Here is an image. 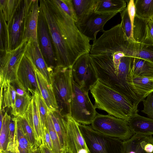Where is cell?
<instances>
[{"instance_id":"cell-10","label":"cell","mask_w":153,"mask_h":153,"mask_svg":"<svg viewBox=\"0 0 153 153\" xmlns=\"http://www.w3.org/2000/svg\"><path fill=\"white\" fill-rule=\"evenodd\" d=\"M89 53H85L80 56L71 68L74 81L88 93L91 86L98 80L96 72L90 61Z\"/></svg>"},{"instance_id":"cell-16","label":"cell","mask_w":153,"mask_h":153,"mask_svg":"<svg viewBox=\"0 0 153 153\" xmlns=\"http://www.w3.org/2000/svg\"><path fill=\"white\" fill-rule=\"evenodd\" d=\"M32 95L31 102L24 115L33 130L36 141L39 146L45 143L44 134L41 125L37 98L35 93Z\"/></svg>"},{"instance_id":"cell-37","label":"cell","mask_w":153,"mask_h":153,"mask_svg":"<svg viewBox=\"0 0 153 153\" xmlns=\"http://www.w3.org/2000/svg\"><path fill=\"white\" fill-rule=\"evenodd\" d=\"M120 13L121 18V23L126 37L128 40L134 41L133 36V27L127 7Z\"/></svg>"},{"instance_id":"cell-48","label":"cell","mask_w":153,"mask_h":153,"mask_svg":"<svg viewBox=\"0 0 153 153\" xmlns=\"http://www.w3.org/2000/svg\"><path fill=\"white\" fill-rule=\"evenodd\" d=\"M0 153H16V151H10L6 150L0 151Z\"/></svg>"},{"instance_id":"cell-28","label":"cell","mask_w":153,"mask_h":153,"mask_svg":"<svg viewBox=\"0 0 153 153\" xmlns=\"http://www.w3.org/2000/svg\"><path fill=\"white\" fill-rule=\"evenodd\" d=\"M148 21L135 15L133 27V36L135 42L145 44L147 37L146 26Z\"/></svg>"},{"instance_id":"cell-1","label":"cell","mask_w":153,"mask_h":153,"mask_svg":"<svg viewBox=\"0 0 153 153\" xmlns=\"http://www.w3.org/2000/svg\"><path fill=\"white\" fill-rule=\"evenodd\" d=\"M39 10L45 18L53 47L55 67L71 68L80 56L89 53L91 45L62 32L46 0H39Z\"/></svg>"},{"instance_id":"cell-15","label":"cell","mask_w":153,"mask_h":153,"mask_svg":"<svg viewBox=\"0 0 153 153\" xmlns=\"http://www.w3.org/2000/svg\"><path fill=\"white\" fill-rule=\"evenodd\" d=\"M32 61L36 68L44 77L48 83L52 85L53 69L46 63L41 52L38 42L28 40L24 54Z\"/></svg>"},{"instance_id":"cell-35","label":"cell","mask_w":153,"mask_h":153,"mask_svg":"<svg viewBox=\"0 0 153 153\" xmlns=\"http://www.w3.org/2000/svg\"><path fill=\"white\" fill-rule=\"evenodd\" d=\"M0 51H8L9 33L7 23L5 21L2 11L0 10Z\"/></svg>"},{"instance_id":"cell-19","label":"cell","mask_w":153,"mask_h":153,"mask_svg":"<svg viewBox=\"0 0 153 153\" xmlns=\"http://www.w3.org/2000/svg\"><path fill=\"white\" fill-rule=\"evenodd\" d=\"M152 140V135L134 134L130 139L123 141L121 153H149L145 146Z\"/></svg>"},{"instance_id":"cell-52","label":"cell","mask_w":153,"mask_h":153,"mask_svg":"<svg viewBox=\"0 0 153 153\" xmlns=\"http://www.w3.org/2000/svg\"><path fill=\"white\" fill-rule=\"evenodd\" d=\"M16 153H19L18 150H18L16 151Z\"/></svg>"},{"instance_id":"cell-33","label":"cell","mask_w":153,"mask_h":153,"mask_svg":"<svg viewBox=\"0 0 153 153\" xmlns=\"http://www.w3.org/2000/svg\"><path fill=\"white\" fill-rule=\"evenodd\" d=\"M46 127L52 142L53 153H63L64 150L61 146L58 135L54 128L49 111L47 115Z\"/></svg>"},{"instance_id":"cell-47","label":"cell","mask_w":153,"mask_h":153,"mask_svg":"<svg viewBox=\"0 0 153 153\" xmlns=\"http://www.w3.org/2000/svg\"><path fill=\"white\" fill-rule=\"evenodd\" d=\"M0 129L1 127V126L2 125L3 120V117L4 116L3 114L2 113V110H0Z\"/></svg>"},{"instance_id":"cell-49","label":"cell","mask_w":153,"mask_h":153,"mask_svg":"<svg viewBox=\"0 0 153 153\" xmlns=\"http://www.w3.org/2000/svg\"><path fill=\"white\" fill-rule=\"evenodd\" d=\"M63 153H72L68 149H65Z\"/></svg>"},{"instance_id":"cell-50","label":"cell","mask_w":153,"mask_h":153,"mask_svg":"<svg viewBox=\"0 0 153 153\" xmlns=\"http://www.w3.org/2000/svg\"><path fill=\"white\" fill-rule=\"evenodd\" d=\"M31 153H38L37 149L35 151H32Z\"/></svg>"},{"instance_id":"cell-45","label":"cell","mask_w":153,"mask_h":153,"mask_svg":"<svg viewBox=\"0 0 153 153\" xmlns=\"http://www.w3.org/2000/svg\"><path fill=\"white\" fill-rule=\"evenodd\" d=\"M44 137L45 144L52 151V143L49 131L47 127H46L44 130Z\"/></svg>"},{"instance_id":"cell-21","label":"cell","mask_w":153,"mask_h":153,"mask_svg":"<svg viewBox=\"0 0 153 153\" xmlns=\"http://www.w3.org/2000/svg\"><path fill=\"white\" fill-rule=\"evenodd\" d=\"M128 122L134 134L153 135V119L142 116L137 113Z\"/></svg>"},{"instance_id":"cell-26","label":"cell","mask_w":153,"mask_h":153,"mask_svg":"<svg viewBox=\"0 0 153 153\" xmlns=\"http://www.w3.org/2000/svg\"><path fill=\"white\" fill-rule=\"evenodd\" d=\"M50 112L61 145L64 150L67 148L66 132L65 119L59 111H50Z\"/></svg>"},{"instance_id":"cell-31","label":"cell","mask_w":153,"mask_h":153,"mask_svg":"<svg viewBox=\"0 0 153 153\" xmlns=\"http://www.w3.org/2000/svg\"><path fill=\"white\" fill-rule=\"evenodd\" d=\"M19 122L25 136L30 143L32 151L36 150L39 147L36 141L34 132L23 115L16 117Z\"/></svg>"},{"instance_id":"cell-42","label":"cell","mask_w":153,"mask_h":153,"mask_svg":"<svg viewBox=\"0 0 153 153\" xmlns=\"http://www.w3.org/2000/svg\"><path fill=\"white\" fill-rule=\"evenodd\" d=\"M147 37L145 44L153 45V19L147 23Z\"/></svg>"},{"instance_id":"cell-9","label":"cell","mask_w":153,"mask_h":153,"mask_svg":"<svg viewBox=\"0 0 153 153\" xmlns=\"http://www.w3.org/2000/svg\"><path fill=\"white\" fill-rule=\"evenodd\" d=\"M31 1L22 0L12 18L7 23L9 33L8 51L17 48L24 40L27 16Z\"/></svg>"},{"instance_id":"cell-34","label":"cell","mask_w":153,"mask_h":153,"mask_svg":"<svg viewBox=\"0 0 153 153\" xmlns=\"http://www.w3.org/2000/svg\"><path fill=\"white\" fill-rule=\"evenodd\" d=\"M15 118L18 150L19 153H31V145L24 134L19 122Z\"/></svg>"},{"instance_id":"cell-22","label":"cell","mask_w":153,"mask_h":153,"mask_svg":"<svg viewBox=\"0 0 153 153\" xmlns=\"http://www.w3.org/2000/svg\"><path fill=\"white\" fill-rule=\"evenodd\" d=\"M127 6L124 0H97L94 13H118L124 10Z\"/></svg>"},{"instance_id":"cell-23","label":"cell","mask_w":153,"mask_h":153,"mask_svg":"<svg viewBox=\"0 0 153 153\" xmlns=\"http://www.w3.org/2000/svg\"><path fill=\"white\" fill-rule=\"evenodd\" d=\"M133 57L131 65L132 76L153 78V63L139 58Z\"/></svg>"},{"instance_id":"cell-38","label":"cell","mask_w":153,"mask_h":153,"mask_svg":"<svg viewBox=\"0 0 153 153\" xmlns=\"http://www.w3.org/2000/svg\"><path fill=\"white\" fill-rule=\"evenodd\" d=\"M35 94L37 99L40 122L42 131L44 134V129L47 127V117L49 110L41 94L37 92Z\"/></svg>"},{"instance_id":"cell-24","label":"cell","mask_w":153,"mask_h":153,"mask_svg":"<svg viewBox=\"0 0 153 153\" xmlns=\"http://www.w3.org/2000/svg\"><path fill=\"white\" fill-rule=\"evenodd\" d=\"M133 85L141 101L153 92V78L132 76Z\"/></svg>"},{"instance_id":"cell-51","label":"cell","mask_w":153,"mask_h":153,"mask_svg":"<svg viewBox=\"0 0 153 153\" xmlns=\"http://www.w3.org/2000/svg\"><path fill=\"white\" fill-rule=\"evenodd\" d=\"M37 152H38V153H41V152L38 148L37 149Z\"/></svg>"},{"instance_id":"cell-29","label":"cell","mask_w":153,"mask_h":153,"mask_svg":"<svg viewBox=\"0 0 153 153\" xmlns=\"http://www.w3.org/2000/svg\"><path fill=\"white\" fill-rule=\"evenodd\" d=\"M134 5L136 15L147 21L153 19V0H136Z\"/></svg>"},{"instance_id":"cell-5","label":"cell","mask_w":153,"mask_h":153,"mask_svg":"<svg viewBox=\"0 0 153 153\" xmlns=\"http://www.w3.org/2000/svg\"><path fill=\"white\" fill-rule=\"evenodd\" d=\"M72 91L70 115L79 123L86 125L91 124L97 113L89 98L88 93L77 85L73 78Z\"/></svg>"},{"instance_id":"cell-6","label":"cell","mask_w":153,"mask_h":153,"mask_svg":"<svg viewBox=\"0 0 153 153\" xmlns=\"http://www.w3.org/2000/svg\"><path fill=\"white\" fill-rule=\"evenodd\" d=\"M78 125L90 153H121L123 140L100 133L91 126Z\"/></svg>"},{"instance_id":"cell-39","label":"cell","mask_w":153,"mask_h":153,"mask_svg":"<svg viewBox=\"0 0 153 153\" xmlns=\"http://www.w3.org/2000/svg\"><path fill=\"white\" fill-rule=\"evenodd\" d=\"M10 132L9 142L7 150L16 151L18 149V143L17 140L15 118H11L9 123Z\"/></svg>"},{"instance_id":"cell-46","label":"cell","mask_w":153,"mask_h":153,"mask_svg":"<svg viewBox=\"0 0 153 153\" xmlns=\"http://www.w3.org/2000/svg\"><path fill=\"white\" fill-rule=\"evenodd\" d=\"M38 149L41 153H53L52 151L47 147L45 143L40 145Z\"/></svg>"},{"instance_id":"cell-12","label":"cell","mask_w":153,"mask_h":153,"mask_svg":"<svg viewBox=\"0 0 153 153\" xmlns=\"http://www.w3.org/2000/svg\"><path fill=\"white\" fill-rule=\"evenodd\" d=\"M17 80L23 88L31 93L32 95L36 92L41 94L34 66L30 59L25 54L18 70Z\"/></svg>"},{"instance_id":"cell-40","label":"cell","mask_w":153,"mask_h":153,"mask_svg":"<svg viewBox=\"0 0 153 153\" xmlns=\"http://www.w3.org/2000/svg\"><path fill=\"white\" fill-rule=\"evenodd\" d=\"M60 8L76 23L77 18L72 0H54Z\"/></svg>"},{"instance_id":"cell-14","label":"cell","mask_w":153,"mask_h":153,"mask_svg":"<svg viewBox=\"0 0 153 153\" xmlns=\"http://www.w3.org/2000/svg\"><path fill=\"white\" fill-rule=\"evenodd\" d=\"M117 13H94L84 23L77 26L83 35L94 42L97 39L98 32L104 31V27L106 22Z\"/></svg>"},{"instance_id":"cell-4","label":"cell","mask_w":153,"mask_h":153,"mask_svg":"<svg viewBox=\"0 0 153 153\" xmlns=\"http://www.w3.org/2000/svg\"><path fill=\"white\" fill-rule=\"evenodd\" d=\"M72 80L71 68L58 67L53 68L52 85L59 111L63 117L70 114Z\"/></svg>"},{"instance_id":"cell-20","label":"cell","mask_w":153,"mask_h":153,"mask_svg":"<svg viewBox=\"0 0 153 153\" xmlns=\"http://www.w3.org/2000/svg\"><path fill=\"white\" fill-rule=\"evenodd\" d=\"M77 18V26L86 22L94 13L97 0H72Z\"/></svg>"},{"instance_id":"cell-32","label":"cell","mask_w":153,"mask_h":153,"mask_svg":"<svg viewBox=\"0 0 153 153\" xmlns=\"http://www.w3.org/2000/svg\"><path fill=\"white\" fill-rule=\"evenodd\" d=\"M22 0H0V10L7 23L19 7Z\"/></svg>"},{"instance_id":"cell-43","label":"cell","mask_w":153,"mask_h":153,"mask_svg":"<svg viewBox=\"0 0 153 153\" xmlns=\"http://www.w3.org/2000/svg\"><path fill=\"white\" fill-rule=\"evenodd\" d=\"M127 7L133 27L134 18L135 16V9L134 1V0L129 1L128 2H127Z\"/></svg>"},{"instance_id":"cell-36","label":"cell","mask_w":153,"mask_h":153,"mask_svg":"<svg viewBox=\"0 0 153 153\" xmlns=\"http://www.w3.org/2000/svg\"><path fill=\"white\" fill-rule=\"evenodd\" d=\"M11 118L6 112L5 113L0 129V151H5L7 150L10 135L9 123Z\"/></svg>"},{"instance_id":"cell-27","label":"cell","mask_w":153,"mask_h":153,"mask_svg":"<svg viewBox=\"0 0 153 153\" xmlns=\"http://www.w3.org/2000/svg\"><path fill=\"white\" fill-rule=\"evenodd\" d=\"M16 92L10 83H7L1 86L0 110L6 107H12L14 105Z\"/></svg>"},{"instance_id":"cell-41","label":"cell","mask_w":153,"mask_h":153,"mask_svg":"<svg viewBox=\"0 0 153 153\" xmlns=\"http://www.w3.org/2000/svg\"><path fill=\"white\" fill-rule=\"evenodd\" d=\"M143 108L141 111L147 115L149 118L153 119V94H149L146 99L143 101Z\"/></svg>"},{"instance_id":"cell-2","label":"cell","mask_w":153,"mask_h":153,"mask_svg":"<svg viewBox=\"0 0 153 153\" xmlns=\"http://www.w3.org/2000/svg\"><path fill=\"white\" fill-rule=\"evenodd\" d=\"M133 58L126 55L120 63L99 59L90 58V60L99 81L137 105L140 101L133 83L131 65Z\"/></svg>"},{"instance_id":"cell-30","label":"cell","mask_w":153,"mask_h":153,"mask_svg":"<svg viewBox=\"0 0 153 153\" xmlns=\"http://www.w3.org/2000/svg\"><path fill=\"white\" fill-rule=\"evenodd\" d=\"M32 98V96L28 92L23 96L16 94L15 103L11 107V114L15 117L23 116L27 111Z\"/></svg>"},{"instance_id":"cell-11","label":"cell","mask_w":153,"mask_h":153,"mask_svg":"<svg viewBox=\"0 0 153 153\" xmlns=\"http://www.w3.org/2000/svg\"><path fill=\"white\" fill-rule=\"evenodd\" d=\"M37 39L40 48L46 63L53 69L56 63L53 45L45 18L40 10L37 26Z\"/></svg>"},{"instance_id":"cell-44","label":"cell","mask_w":153,"mask_h":153,"mask_svg":"<svg viewBox=\"0 0 153 153\" xmlns=\"http://www.w3.org/2000/svg\"><path fill=\"white\" fill-rule=\"evenodd\" d=\"M10 83L14 87L17 94L23 96L27 92L23 88L17 79Z\"/></svg>"},{"instance_id":"cell-3","label":"cell","mask_w":153,"mask_h":153,"mask_svg":"<svg viewBox=\"0 0 153 153\" xmlns=\"http://www.w3.org/2000/svg\"><path fill=\"white\" fill-rule=\"evenodd\" d=\"M95 108L128 122L138 112V107L124 96L98 80L91 86Z\"/></svg>"},{"instance_id":"cell-7","label":"cell","mask_w":153,"mask_h":153,"mask_svg":"<svg viewBox=\"0 0 153 153\" xmlns=\"http://www.w3.org/2000/svg\"><path fill=\"white\" fill-rule=\"evenodd\" d=\"M91 124L95 131L123 141L130 139L134 134L127 121L109 114L97 113Z\"/></svg>"},{"instance_id":"cell-53","label":"cell","mask_w":153,"mask_h":153,"mask_svg":"<svg viewBox=\"0 0 153 153\" xmlns=\"http://www.w3.org/2000/svg\"><path fill=\"white\" fill-rule=\"evenodd\" d=\"M152 153H153V152Z\"/></svg>"},{"instance_id":"cell-25","label":"cell","mask_w":153,"mask_h":153,"mask_svg":"<svg viewBox=\"0 0 153 153\" xmlns=\"http://www.w3.org/2000/svg\"><path fill=\"white\" fill-rule=\"evenodd\" d=\"M129 53L130 56L146 59L153 63V45L143 44L131 41Z\"/></svg>"},{"instance_id":"cell-17","label":"cell","mask_w":153,"mask_h":153,"mask_svg":"<svg viewBox=\"0 0 153 153\" xmlns=\"http://www.w3.org/2000/svg\"><path fill=\"white\" fill-rule=\"evenodd\" d=\"M39 12V0H31L27 13L24 40L38 42L37 26Z\"/></svg>"},{"instance_id":"cell-8","label":"cell","mask_w":153,"mask_h":153,"mask_svg":"<svg viewBox=\"0 0 153 153\" xmlns=\"http://www.w3.org/2000/svg\"><path fill=\"white\" fill-rule=\"evenodd\" d=\"M28 40H23L15 49L0 53V86L17 79L18 70L25 51Z\"/></svg>"},{"instance_id":"cell-13","label":"cell","mask_w":153,"mask_h":153,"mask_svg":"<svg viewBox=\"0 0 153 153\" xmlns=\"http://www.w3.org/2000/svg\"><path fill=\"white\" fill-rule=\"evenodd\" d=\"M65 120L66 132L67 148L72 153H78L82 149L90 153L81 131L78 123L68 114L63 117Z\"/></svg>"},{"instance_id":"cell-18","label":"cell","mask_w":153,"mask_h":153,"mask_svg":"<svg viewBox=\"0 0 153 153\" xmlns=\"http://www.w3.org/2000/svg\"><path fill=\"white\" fill-rule=\"evenodd\" d=\"M34 67L37 81L41 94L49 111L50 112L59 111L52 85L48 83L44 77L35 66Z\"/></svg>"}]
</instances>
